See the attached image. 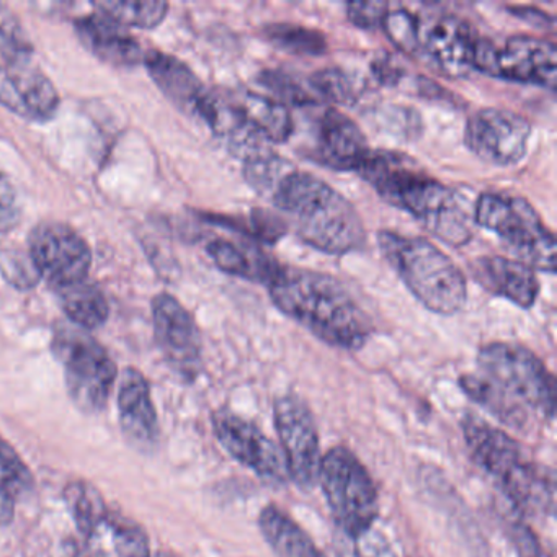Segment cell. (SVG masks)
<instances>
[{
  "mask_svg": "<svg viewBox=\"0 0 557 557\" xmlns=\"http://www.w3.org/2000/svg\"><path fill=\"white\" fill-rule=\"evenodd\" d=\"M267 286L283 314L332 347L358 350L373 334V321L363 306L327 273L278 265Z\"/></svg>",
  "mask_w": 557,
  "mask_h": 557,
  "instance_id": "obj_1",
  "label": "cell"
},
{
  "mask_svg": "<svg viewBox=\"0 0 557 557\" xmlns=\"http://www.w3.org/2000/svg\"><path fill=\"white\" fill-rule=\"evenodd\" d=\"M357 174L384 201L407 211L448 246L462 247L471 240V218L455 191L407 156L370 149Z\"/></svg>",
  "mask_w": 557,
  "mask_h": 557,
  "instance_id": "obj_2",
  "label": "cell"
},
{
  "mask_svg": "<svg viewBox=\"0 0 557 557\" xmlns=\"http://www.w3.org/2000/svg\"><path fill=\"white\" fill-rule=\"evenodd\" d=\"M272 200L296 236L312 249L345 256L367 243L363 221L354 205L315 175L289 171L273 190Z\"/></svg>",
  "mask_w": 557,
  "mask_h": 557,
  "instance_id": "obj_3",
  "label": "cell"
},
{
  "mask_svg": "<svg viewBox=\"0 0 557 557\" xmlns=\"http://www.w3.org/2000/svg\"><path fill=\"white\" fill-rule=\"evenodd\" d=\"M466 446L521 517L554 513V475L550 469L528 458L517 440L484 420L468 417L462 422Z\"/></svg>",
  "mask_w": 557,
  "mask_h": 557,
  "instance_id": "obj_4",
  "label": "cell"
},
{
  "mask_svg": "<svg viewBox=\"0 0 557 557\" xmlns=\"http://www.w3.org/2000/svg\"><path fill=\"white\" fill-rule=\"evenodd\" d=\"M377 246L410 293L435 314L453 315L465 308L468 288L462 270L423 237L380 231Z\"/></svg>",
  "mask_w": 557,
  "mask_h": 557,
  "instance_id": "obj_5",
  "label": "cell"
},
{
  "mask_svg": "<svg viewBox=\"0 0 557 557\" xmlns=\"http://www.w3.org/2000/svg\"><path fill=\"white\" fill-rule=\"evenodd\" d=\"M474 221L494 233L515 260L533 270L556 273V239L544 226L540 214L523 197L482 194L478 198Z\"/></svg>",
  "mask_w": 557,
  "mask_h": 557,
  "instance_id": "obj_6",
  "label": "cell"
},
{
  "mask_svg": "<svg viewBox=\"0 0 557 557\" xmlns=\"http://www.w3.org/2000/svg\"><path fill=\"white\" fill-rule=\"evenodd\" d=\"M479 374L524 409L553 420L556 383L546 364L523 345L492 342L478 354Z\"/></svg>",
  "mask_w": 557,
  "mask_h": 557,
  "instance_id": "obj_7",
  "label": "cell"
},
{
  "mask_svg": "<svg viewBox=\"0 0 557 557\" xmlns=\"http://www.w3.org/2000/svg\"><path fill=\"white\" fill-rule=\"evenodd\" d=\"M318 481L335 521V530L358 536L374 527L377 491L368 469L351 449L335 446L321 459Z\"/></svg>",
  "mask_w": 557,
  "mask_h": 557,
  "instance_id": "obj_8",
  "label": "cell"
},
{
  "mask_svg": "<svg viewBox=\"0 0 557 557\" xmlns=\"http://www.w3.org/2000/svg\"><path fill=\"white\" fill-rule=\"evenodd\" d=\"M53 351L63 364L71 399L84 412H100L119 377L109 351L86 332L71 327L54 334Z\"/></svg>",
  "mask_w": 557,
  "mask_h": 557,
  "instance_id": "obj_9",
  "label": "cell"
},
{
  "mask_svg": "<svg viewBox=\"0 0 557 557\" xmlns=\"http://www.w3.org/2000/svg\"><path fill=\"white\" fill-rule=\"evenodd\" d=\"M556 45L530 35H517L497 47L487 38H479L474 70L511 83L530 84L556 90Z\"/></svg>",
  "mask_w": 557,
  "mask_h": 557,
  "instance_id": "obj_10",
  "label": "cell"
},
{
  "mask_svg": "<svg viewBox=\"0 0 557 557\" xmlns=\"http://www.w3.org/2000/svg\"><path fill=\"white\" fill-rule=\"evenodd\" d=\"M479 37L456 14L426 11L417 15V58L449 79H462L474 71Z\"/></svg>",
  "mask_w": 557,
  "mask_h": 557,
  "instance_id": "obj_11",
  "label": "cell"
},
{
  "mask_svg": "<svg viewBox=\"0 0 557 557\" xmlns=\"http://www.w3.org/2000/svg\"><path fill=\"white\" fill-rule=\"evenodd\" d=\"M531 125L524 116L507 109H481L469 116L465 143L472 154L487 164L508 168L527 156Z\"/></svg>",
  "mask_w": 557,
  "mask_h": 557,
  "instance_id": "obj_12",
  "label": "cell"
},
{
  "mask_svg": "<svg viewBox=\"0 0 557 557\" xmlns=\"http://www.w3.org/2000/svg\"><path fill=\"white\" fill-rule=\"evenodd\" d=\"M273 416L289 479L301 488L314 487L322 458L311 409L298 396H283L276 400Z\"/></svg>",
  "mask_w": 557,
  "mask_h": 557,
  "instance_id": "obj_13",
  "label": "cell"
},
{
  "mask_svg": "<svg viewBox=\"0 0 557 557\" xmlns=\"http://www.w3.org/2000/svg\"><path fill=\"white\" fill-rule=\"evenodd\" d=\"M28 246L38 273L54 288L87 280L92 253L86 240L67 224H38L32 231Z\"/></svg>",
  "mask_w": 557,
  "mask_h": 557,
  "instance_id": "obj_14",
  "label": "cell"
},
{
  "mask_svg": "<svg viewBox=\"0 0 557 557\" xmlns=\"http://www.w3.org/2000/svg\"><path fill=\"white\" fill-rule=\"evenodd\" d=\"M211 422L218 442L237 462L273 484H286L289 481L282 448L259 426L227 410L214 412Z\"/></svg>",
  "mask_w": 557,
  "mask_h": 557,
  "instance_id": "obj_15",
  "label": "cell"
},
{
  "mask_svg": "<svg viewBox=\"0 0 557 557\" xmlns=\"http://www.w3.org/2000/svg\"><path fill=\"white\" fill-rule=\"evenodd\" d=\"M156 341L168 363L185 380H195L201 370V337L190 312L171 295L152 301Z\"/></svg>",
  "mask_w": 557,
  "mask_h": 557,
  "instance_id": "obj_16",
  "label": "cell"
},
{
  "mask_svg": "<svg viewBox=\"0 0 557 557\" xmlns=\"http://www.w3.org/2000/svg\"><path fill=\"white\" fill-rule=\"evenodd\" d=\"M0 103L24 119L48 120L60 107V94L27 61H9L0 66Z\"/></svg>",
  "mask_w": 557,
  "mask_h": 557,
  "instance_id": "obj_17",
  "label": "cell"
},
{
  "mask_svg": "<svg viewBox=\"0 0 557 557\" xmlns=\"http://www.w3.org/2000/svg\"><path fill=\"white\" fill-rule=\"evenodd\" d=\"M367 136L360 126L337 109H325L315 122L311 156L332 171L357 172L367 158Z\"/></svg>",
  "mask_w": 557,
  "mask_h": 557,
  "instance_id": "obj_18",
  "label": "cell"
},
{
  "mask_svg": "<svg viewBox=\"0 0 557 557\" xmlns=\"http://www.w3.org/2000/svg\"><path fill=\"white\" fill-rule=\"evenodd\" d=\"M475 282L494 296L530 309L540 296V280L527 263L500 256L479 257L471 262Z\"/></svg>",
  "mask_w": 557,
  "mask_h": 557,
  "instance_id": "obj_19",
  "label": "cell"
},
{
  "mask_svg": "<svg viewBox=\"0 0 557 557\" xmlns=\"http://www.w3.org/2000/svg\"><path fill=\"white\" fill-rule=\"evenodd\" d=\"M119 410L126 438L136 448L151 449L158 442V413L148 380L135 368H126L120 376Z\"/></svg>",
  "mask_w": 557,
  "mask_h": 557,
  "instance_id": "obj_20",
  "label": "cell"
},
{
  "mask_svg": "<svg viewBox=\"0 0 557 557\" xmlns=\"http://www.w3.org/2000/svg\"><path fill=\"white\" fill-rule=\"evenodd\" d=\"M81 41L96 57L113 66H135L145 61L146 53L135 37L119 22L103 14H94L76 21Z\"/></svg>",
  "mask_w": 557,
  "mask_h": 557,
  "instance_id": "obj_21",
  "label": "cell"
},
{
  "mask_svg": "<svg viewBox=\"0 0 557 557\" xmlns=\"http://www.w3.org/2000/svg\"><path fill=\"white\" fill-rule=\"evenodd\" d=\"M145 63L152 79L171 102L184 112L197 115L208 89L194 71L177 58L162 51L146 54Z\"/></svg>",
  "mask_w": 557,
  "mask_h": 557,
  "instance_id": "obj_22",
  "label": "cell"
},
{
  "mask_svg": "<svg viewBox=\"0 0 557 557\" xmlns=\"http://www.w3.org/2000/svg\"><path fill=\"white\" fill-rule=\"evenodd\" d=\"M259 527L269 546L278 557H325L308 533L276 505H267Z\"/></svg>",
  "mask_w": 557,
  "mask_h": 557,
  "instance_id": "obj_23",
  "label": "cell"
},
{
  "mask_svg": "<svg viewBox=\"0 0 557 557\" xmlns=\"http://www.w3.org/2000/svg\"><path fill=\"white\" fill-rule=\"evenodd\" d=\"M207 250L218 269L227 275L267 283L278 269L275 262L249 244L214 239L208 244Z\"/></svg>",
  "mask_w": 557,
  "mask_h": 557,
  "instance_id": "obj_24",
  "label": "cell"
},
{
  "mask_svg": "<svg viewBox=\"0 0 557 557\" xmlns=\"http://www.w3.org/2000/svg\"><path fill=\"white\" fill-rule=\"evenodd\" d=\"M60 295L61 308L66 312L67 318L83 329H99L109 319V302L102 289L97 288L94 283H74L57 289Z\"/></svg>",
  "mask_w": 557,
  "mask_h": 557,
  "instance_id": "obj_25",
  "label": "cell"
},
{
  "mask_svg": "<svg viewBox=\"0 0 557 557\" xmlns=\"http://www.w3.org/2000/svg\"><path fill=\"white\" fill-rule=\"evenodd\" d=\"M461 389L479 406L487 409L492 416L497 417L502 423L513 429H523L528 423V410L513 399L502 393L491 381L481 374H466L459 380Z\"/></svg>",
  "mask_w": 557,
  "mask_h": 557,
  "instance_id": "obj_26",
  "label": "cell"
},
{
  "mask_svg": "<svg viewBox=\"0 0 557 557\" xmlns=\"http://www.w3.org/2000/svg\"><path fill=\"white\" fill-rule=\"evenodd\" d=\"M67 508L73 515L77 530L84 536L90 537L99 530L100 524L107 523L109 511L100 492L86 481H74L64 488Z\"/></svg>",
  "mask_w": 557,
  "mask_h": 557,
  "instance_id": "obj_27",
  "label": "cell"
},
{
  "mask_svg": "<svg viewBox=\"0 0 557 557\" xmlns=\"http://www.w3.org/2000/svg\"><path fill=\"white\" fill-rule=\"evenodd\" d=\"M262 34L270 44L296 57H322L329 48L322 32L302 25L270 24L263 27Z\"/></svg>",
  "mask_w": 557,
  "mask_h": 557,
  "instance_id": "obj_28",
  "label": "cell"
},
{
  "mask_svg": "<svg viewBox=\"0 0 557 557\" xmlns=\"http://www.w3.org/2000/svg\"><path fill=\"white\" fill-rule=\"evenodd\" d=\"M96 8L100 14L107 15L120 25L129 27L154 28L168 15L169 4L162 0H145V2H120V0H102Z\"/></svg>",
  "mask_w": 557,
  "mask_h": 557,
  "instance_id": "obj_29",
  "label": "cell"
},
{
  "mask_svg": "<svg viewBox=\"0 0 557 557\" xmlns=\"http://www.w3.org/2000/svg\"><path fill=\"white\" fill-rule=\"evenodd\" d=\"M243 161L244 178L259 194H270V191L273 194L280 181L289 171H293L288 162L275 154L270 148L253 152Z\"/></svg>",
  "mask_w": 557,
  "mask_h": 557,
  "instance_id": "obj_30",
  "label": "cell"
},
{
  "mask_svg": "<svg viewBox=\"0 0 557 557\" xmlns=\"http://www.w3.org/2000/svg\"><path fill=\"white\" fill-rule=\"evenodd\" d=\"M334 549L337 557H397L387 537L374 527L358 536L335 530Z\"/></svg>",
  "mask_w": 557,
  "mask_h": 557,
  "instance_id": "obj_31",
  "label": "cell"
},
{
  "mask_svg": "<svg viewBox=\"0 0 557 557\" xmlns=\"http://www.w3.org/2000/svg\"><path fill=\"white\" fill-rule=\"evenodd\" d=\"M309 90L318 102L348 103L355 99L354 81L338 67H325L312 74L308 81Z\"/></svg>",
  "mask_w": 557,
  "mask_h": 557,
  "instance_id": "obj_32",
  "label": "cell"
},
{
  "mask_svg": "<svg viewBox=\"0 0 557 557\" xmlns=\"http://www.w3.org/2000/svg\"><path fill=\"white\" fill-rule=\"evenodd\" d=\"M259 84L272 94L273 100L285 107H311L319 103L309 87L306 89L295 77L282 71H265L260 74Z\"/></svg>",
  "mask_w": 557,
  "mask_h": 557,
  "instance_id": "obj_33",
  "label": "cell"
},
{
  "mask_svg": "<svg viewBox=\"0 0 557 557\" xmlns=\"http://www.w3.org/2000/svg\"><path fill=\"white\" fill-rule=\"evenodd\" d=\"M35 479L24 459L12 448L11 443L0 436V487L17 495L27 494L34 488Z\"/></svg>",
  "mask_w": 557,
  "mask_h": 557,
  "instance_id": "obj_34",
  "label": "cell"
},
{
  "mask_svg": "<svg viewBox=\"0 0 557 557\" xmlns=\"http://www.w3.org/2000/svg\"><path fill=\"white\" fill-rule=\"evenodd\" d=\"M32 53L30 38L17 15L0 2V54L8 61H27Z\"/></svg>",
  "mask_w": 557,
  "mask_h": 557,
  "instance_id": "obj_35",
  "label": "cell"
},
{
  "mask_svg": "<svg viewBox=\"0 0 557 557\" xmlns=\"http://www.w3.org/2000/svg\"><path fill=\"white\" fill-rule=\"evenodd\" d=\"M113 528V541H115L116 550L122 557H149V540L139 524L128 518L115 517L107 518Z\"/></svg>",
  "mask_w": 557,
  "mask_h": 557,
  "instance_id": "obj_36",
  "label": "cell"
},
{
  "mask_svg": "<svg viewBox=\"0 0 557 557\" xmlns=\"http://www.w3.org/2000/svg\"><path fill=\"white\" fill-rule=\"evenodd\" d=\"M384 34L403 53L417 58V15L406 9L387 12L384 17Z\"/></svg>",
  "mask_w": 557,
  "mask_h": 557,
  "instance_id": "obj_37",
  "label": "cell"
},
{
  "mask_svg": "<svg viewBox=\"0 0 557 557\" xmlns=\"http://www.w3.org/2000/svg\"><path fill=\"white\" fill-rule=\"evenodd\" d=\"M389 12L386 2H354L347 5V18L351 24L363 30H374L383 25L384 17Z\"/></svg>",
  "mask_w": 557,
  "mask_h": 557,
  "instance_id": "obj_38",
  "label": "cell"
},
{
  "mask_svg": "<svg viewBox=\"0 0 557 557\" xmlns=\"http://www.w3.org/2000/svg\"><path fill=\"white\" fill-rule=\"evenodd\" d=\"M4 273L9 280H11L14 285L17 286H32L37 283L38 273L37 267H35L34 260L28 256V259H24V257L15 253V257H9V259H4Z\"/></svg>",
  "mask_w": 557,
  "mask_h": 557,
  "instance_id": "obj_39",
  "label": "cell"
},
{
  "mask_svg": "<svg viewBox=\"0 0 557 557\" xmlns=\"http://www.w3.org/2000/svg\"><path fill=\"white\" fill-rule=\"evenodd\" d=\"M510 530V540L520 557H541V547L537 544L533 531L523 523V521H513L508 524Z\"/></svg>",
  "mask_w": 557,
  "mask_h": 557,
  "instance_id": "obj_40",
  "label": "cell"
},
{
  "mask_svg": "<svg viewBox=\"0 0 557 557\" xmlns=\"http://www.w3.org/2000/svg\"><path fill=\"white\" fill-rule=\"evenodd\" d=\"M510 12H513L515 17L521 18V21L534 25V27L553 28L554 18L547 15L546 12L537 11L534 8H510Z\"/></svg>",
  "mask_w": 557,
  "mask_h": 557,
  "instance_id": "obj_41",
  "label": "cell"
},
{
  "mask_svg": "<svg viewBox=\"0 0 557 557\" xmlns=\"http://www.w3.org/2000/svg\"><path fill=\"white\" fill-rule=\"evenodd\" d=\"M373 73L376 74L377 81L384 86H396L397 83H400L403 79V71L399 70V66L393 63V61L387 58V60L376 61L373 64Z\"/></svg>",
  "mask_w": 557,
  "mask_h": 557,
  "instance_id": "obj_42",
  "label": "cell"
},
{
  "mask_svg": "<svg viewBox=\"0 0 557 557\" xmlns=\"http://www.w3.org/2000/svg\"><path fill=\"white\" fill-rule=\"evenodd\" d=\"M15 515V495L8 488L0 487V528L12 523Z\"/></svg>",
  "mask_w": 557,
  "mask_h": 557,
  "instance_id": "obj_43",
  "label": "cell"
},
{
  "mask_svg": "<svg viewBox=\"0 0 557 557\" xmlns=\"http://www.w3.org/2000/svg\"><path fill=\"white\" fill-rule=\"evenodd\" d=\"M17 224V213L0 200V231H9Z\"/></svg>",
  "mask_w": 557,
  "mask_h": 557,
  "instance_id": "obj_44",
  "label": "cell"
},
{
  "mask_svg": "<svg viewBox=\"0 0 557 557\" xmlns=\"http://www.w3.org/2000/svg\"><path fill=\"white\" fill-rule=\"evenodd\" d=\"M73 557H100L97 554L90 553V550H79V553L74 554Z\"/></svg>",
  "mask_w": 557,
  "mask_h": 557,
  "instance_id": "obj_45",
  "label": "cell"
}]
</instances>
